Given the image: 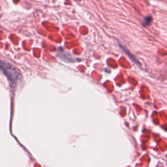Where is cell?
I'll return each instance as SVG.
<instances>
[{
    "mask_svg": "<svg viewBox=\"0 0 167 167\" xmlns=\"http://www.w3.org/2000/svg\"><path fill=\"white\" fill-rule=\"evenodd\" d=\"M0 70L7 77L13 87H15L22 80L20 70L6 61L0 60Z\"/></svg>",
    "mask_w": 167,
    "mask_h": 167,
    "instance_id": "cell-1",
    "label": "cell"
},
{
    "mask_svg": "<svg viewBox=\"0 0 167 167\" xmlns=\"http://www.w3.org/2000/svg\"><path fill=\"white\" fill-rule=\"evenodd\" d=\"M120 46L121 47L122 49H123V50H124V52L127 54L129 56V57L130 58V59H131V60L132 61H133L134 62H135V63H137V64H140L139 62L137 60V59L135 58V57H134V56L132 54H131L130 52H129V51L127 49H126V48H125L124 46H122L121 45H120Z\"/></svg>",
    "mask_w": 167,
    "mask_h": 167,
    "instance_id": "cell-2",
    "label": "cell"
},
{
    "mask_svg": "<svg viewBox=\"0 0 167 167\" xmlns=\"http://www.w3.org/2000/svg\"><path fill=\"white\" fill-rule=\"evenodd\" d=\"M152 18L151 17H146L144 18V26H149L151 22H152Z\"/></svg>",
    "mask_w": 167,
    "mask_h": 167,
    "instance_id": "cell-3",
    "label": "cell"
}]
</instances>
